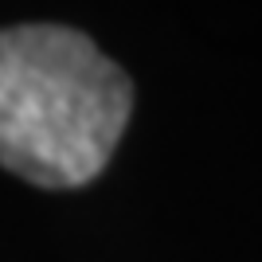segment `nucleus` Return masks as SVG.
I'll return each instance as SVG.
<instances>
[{
    "mask_svg": "<svg viewBox=\"0 0 262 262\" xmlns=\"http://www.w3.org/2000/svg\"><path fill=\"white\" fill-rule=\"evenodd\" d=\"M133 114V82L63 24L0 28V164L35 188H82Z\"/></svg>",
    "mask_w": 262,
    "mask_h": 262,
    "instance_id": "obj_1",
    "label": "nucleus"
}]
</instances>
